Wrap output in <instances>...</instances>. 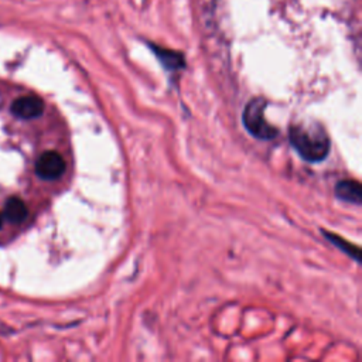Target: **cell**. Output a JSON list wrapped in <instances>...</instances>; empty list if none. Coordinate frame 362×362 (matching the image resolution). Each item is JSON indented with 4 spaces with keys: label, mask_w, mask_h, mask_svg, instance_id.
<instances>
[{
    "label": "cell",
    "mask_w": 362,
    "mask_h": 362,
    "mask_svg": "<svg viewBox=\"0 0 362 362\" xmlns=\"http://www.w3.org/2000/svg\"><path fill=\"white\" fill-rule=\"evenodd\" d=\"M288 139L296 151L307 161H322L329 153V139L318 122H300L290 127Z\"/></svg>",
    "instance_id": "obj_1"
},
{
    "label": "cell",
    "mask_w": 362,
    "mask_h": 362,
    "mask_svg": "<svg viewBox=\"0 0 362 362\" xmlns=\"http://www.w3.org/2000/svg\"><path fill=\"white\" fill-rule=\"evenodd\" d=\"M266 105H267L266 100L262 98L252 99L245 106L242 120H243L246 130L252 136H255L257 139H263V140H270L277 136V129L270 126L264 117Z\"/></svg>",
    "instance_id": "obj_2"
},
{
    "label": "cell",
    "mask_w": 362,
    "mask_h": 362,
    "mask_svg": "<svg viewBox=\"0 0 362 362\" xmlns=\"http://www.w3.org/2000/svg\"><path fill=\"white\" fill-rule=\"evenodd\" d=\"M35 173L40 178L52 181L59 178L65 173V161L57 151L42 153L35 163Z\"/></svg>",
    "instance_id": "obj_3"
},
{
    "label": "cell",
    "mask_w": 362,
    "mask_h": 362,
    "mask_svg": "<svg viewBox=\"0 0 362 362\" xmlns=\"http://www.w3.org/2000/svg\"><path fill=\"white\" fill-rule=\"evenodd\" d=\"M11 113L20 119H35L44 112V102L35 95H27L16 99L10 107Z\"/></svg>",
    "instance_id": "obj_4"
},
{
    "label": "cell",
    "mask_w": 362,
    "mask_h": 362,
    "mask_svg": "<svg viewBox=\"0 0 362 362\" xmlns=\"http://www.w3.org/2000/svg\"><path fill=\"white\" fill-rule=\"evenodd\" d=\"M335 194L339 199L359 205L362 202V189L354 180H342L335 185Z\"/></svg>",
    "instance_id": "obj_5"
},
{
    "label": "cell",
    "mask_w": 362,
    "mask_h": 362,
    "mask_svg": "<svg viewBox=\"0 0 362 362\" xmlns=\"http://www.w3.org/2000/svg\"><path fill=\"white\" fill-rule=\"evenodd\" d=\"M1 215L11 223H21L27 218L28 209L23 199H20L18 197H10L4 204Z\"/></svg>",
    "instance_id": "obj_6"
},
{
    "label": "cell",
    "mask_w": 362,
    "mask_h": 362,
    "mask_svg": "<svg viewBox=\"0 0 362 362\" xmlns=\"http://www.w3.org/2000/svg\"><path fill=\"white\" fill-rule=\"evenodd\" d=\"M154 54L157 55V58L161 61V64L167 68V69H180L184 66V57L180 52L175 51H170V49H163L160 47H154L151 45Z\"/></svg>",
    "instance_id": "obj_7"
},
{
    "label": "cell",
    "mask_w": 362,
    "mask_h": 362,
    "mask_svg": "<svg viewBox=\"0 0 362 362\" xmlns=\"http://www.w3.org/2000/svg\"><path fill=\"white\" fill-rule=\"evenodd\" d=\"M327 235V238H329L337 246H339V249H342V250H345L348 255H351L355 260H359V250L355 247V246H352V245H349V243H346V242H344L342 239H339L338 236H332L331 233H325Z\"/></svg>",
    "instance_id": "obj_8"
},
{
    "label": "cell",
    "mask_w": 362,
    "mask_h": 362,
    "mask_svg": "<svg viewBox=\"0 0 362 362\" xmlns=\"http://www.w3.org/2000/svg\"><path fill=\"white\" fill-rule=\"evenodd\" d=\"M1 226H3V215L0 214V229H1Z\"/></svg>",
    "instance_id": "obj_9"
}]
</instances>
